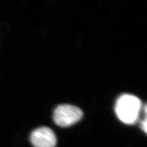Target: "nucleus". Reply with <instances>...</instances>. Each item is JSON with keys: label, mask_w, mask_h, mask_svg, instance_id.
Returning a JSON list of instances; mask_svg holds the SVG:
<instances>
[{"label": "nucleus", "mask_w": 147, "mask_h": 147, "mask_svg": "<svg viewBox=\"0 0 147 147\" xmlns=\"http://www.w3.org/2000/svg\"><path fill=\"white\" fill-rule=\"evenodd\" d=\"M141 125H142V129H143V131H144V132H146L147 131V123H146V119H145L144 121H142V123H141Z\"/></svg>", "instance_id": "4"}, {"label": "nucleus", "mask_w": 147, "mask_h": 147, "mask_svg": "<svg viewBox=\"0 0 147 147\" xmlns=\"http://www.w3.org/2000/svg\"><path fill=\"white\" fill-rule=\"evenodd\" d=\"M30 141L34 147H55L57 138L51 129L42 127L32 132Z\"/></svg>", "instance_id": "3"}, {"label": "nucleus", "mask_w": 147, "mask_h": 147, "mask_svg": "<svg viewBox=\"0 0 147 147\" xmlns=\"http://www.w3.org/2000/svg\"><path fill=\"white\" fill-rule=\"evenodd\" d=\"M81 109L69 104H62L55 110L53 119L58 126L67 127L73 125L82 118Z\"/></svg>", "instance_id": "2"}, {"label": "nucleus", "mask_w": 147, "mask_h": 147, "mask_svg": "<svg viewBox=\"0 0 147 147\" xmlns=\"http://www.w3.org/2000/svg\"><path fill=\"white\" fill-rule=\"evenodd\" d=\"M142 108L141 101L133 95L125 94L117 100L115 112L117 117L123 123L133 124L138 118Z\"/></svg>", "instance_id": "1"}]
</instances>
